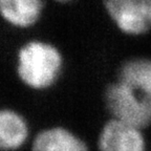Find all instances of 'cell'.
<instances>
[{
  "instance_id": "6",
  "label": "cell",
  "mask_w": 151,
  "mask_h": 151,
  "mask_svg": "<svg viewBox=\"0 0 151 151\" xmlns=\"http://www.w3.org/2000/svg\"><path fill=\"white\" fill-rule=\"evenodd\" d=\"M118 80L129 85L151 106V60L137 58L126 61L119 70Z\"/></svg>"
},
{
  "instance_id": "1",
  "label": "cell",
  "mask_w": 151,
  "mask_h": 151,
  "mask_svg": "<svg viewBox=\"0 0 151 151\" xmlns=\"http://www.w3.org/2000/svg\"><path fill=\"white\" fill-rule=\"evenodd\" d=\"M63 59L58 48L43 41H29L17 55V73L32 89L50 88L58 80Z\"/></svg>"
},
{
  "instance_id": "4",
  "label": "cell",
  "mask_w": 151,
  "mask_h": 151,
  "mask_svg": "<svg viewBox=\"0 0 151 151\" xmlns=\"http://www.w3.org/2000/svg\"><path fill=\"white\" fill-rule=\"evenodd\" d=\"M99 151H146L142 129L114 119L107 121L98 137Z\"/></svg>"
},
{
  "instance_id": "5",
  "label": "cell",
  "mask_w": 151,
  "mask_h": 151,
  "mask_svg": "<svg viewBox=\"0 0 151 151\" xmlns=\"http://www.w3.org/2000/svg\"><path fill=\"white\" fill-rule=\"evenodd\" d=\"M32 151H89L84 141L62 126L45 128L36 134Z\"/></svg>"
},
{
  "instance_id": "2",
  "label": "cell",
  "mask_w": 151,
  "mask_h": 151,
  "mask_svg": "<svg viewBox=\"0 0 151 151\" xmlns=\"http://www.w3.org/2000/svg\"><path fill=\"white\" fill-rule=\"evenodd\" d=\"M104 102L111 119L142 130L151 125V106L122 81L118 80L106 88Z\"/></svg>"
},
{
  "instance_id": "8",
  "label": "cell",
  "mask_w": 151,
  "mask_h": 151,
  "mask_svg": "<svg viewBox=\"0 0 151 151\" xmlns=\"http://www.w3.org/2000/svg\"><path fill=\"white\" fill-rule=\"evenodd\" d=\"M43 9V0H0L3 19L16 27H28L37 22Z\"/></svg>"
},
{
  "instance_id": "9",
  "label": "cell",
  "mask_w": 151,
  "mask_h": 151,
  "mask_svg": "<svg viewBox=\"0 0 151 151\" xmlns=\"http://www.w3.org/2000/svg\"><path fill=\"white\" fill-rule=\"evenodd\" d=\"M57 1H60V2H66V1H69V0H57Z\"/></svg>"
},
{
  "instance_id": "7",
  "label": "cell",
  "mask_w": 151,
  "mask_h": 151,
  "mask_svg": "<svg viewBox=\"0 0 151 151\" xmlns=\"http://www.w3.org/2000/svg\"><path fill=\"white\" fill-rule=\"evenodd\" d=\"M26 120L17 111L4 108L0 111V148L3 151L20 149L28 137Z\"/></svg>"
},
{
  "instance_id": "3",
  "label": "cell",
  "mask_w": 151,
  "mask_h": 151,
  "mask_svg": "<svg viewBox=\"0 0 151 151\" xmlns=\"http://www.w3.org/2000/svg\"><path fill=\"white\" fill-rule=\"evenodd\" d=\"M104 5L123 33L142 35L151 28V0H104Z\"/></svg>"
}]
</instances>
